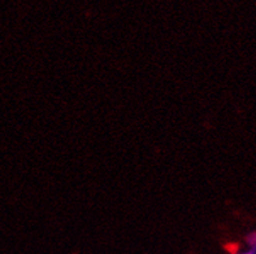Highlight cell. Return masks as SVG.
I'll use <instances>...</instances> for the list:
<instances>
[{"mask_svg":"<svg viewBox=\"0 0 256 254\" xmlns=\"http://www.w3.org/2000/svg\"><path fill=\"white\" fill-rule=\"evenodd\" d=\"M240 254H255L254 252H246V253H240Z\"/></svg>","mask_w":256,"mask_h":254,"instance_id":"7a4b0ae2","label":"cell"},{"mask_svg":"<svg viewBox=\"0 0 256 254\" xmlns=\"http://www.w3.org/2000/svg\"><path fill=\"white\" fill-rule=\"evenodd\" d=\"M237 245H234V244H230V245H226V249L228 251H230V252H236L237 251Z\"/></svg>","mask_w":256,"mask_h":254,"instance_id":"6da1fadb","label":"cell"}]
</instances>
